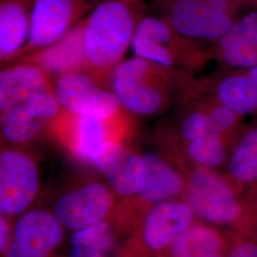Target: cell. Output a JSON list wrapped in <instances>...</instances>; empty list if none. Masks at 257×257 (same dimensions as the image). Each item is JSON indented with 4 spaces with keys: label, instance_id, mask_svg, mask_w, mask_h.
Masks as SVG:
<instances>
[{
    "label": "cell",
    "instance_id": "cell-1",
    "mask_svg": "<svg viewBox=\"0 0 257 257\" xmlns=\"http://www.w3.org/2000/svg\"><path fill=\"white\" fill-rule=\"evenodd\" d=\"M143 3L132 0H99L82 21L85 71L97 81L108 79L115 66L125 59Z\"/></svg>",
    "mask_w": 257,
    "mask_h": 257
},
{
    "label": "cell",
    "instance_id": "cell-2",
    "mask_svg": "<svg viewBox=\"0 0 257 257\" xmlns=\"http://www.w3.org/2000/svg\"><path fill=\"white\" fill-rule=\"evenodd\" d=\"M188 73L132 56L110 72V92L130 115L154 116L169 107L178 92H190Z\"/></svg>",
    "mask_w": 257,
    "mask_h": 257
},
{
    "label": "cell",
    "instance_id": "cell-3",
    "mask_svg": "<svg viewBox=\"0 0 257 257\" xmlns=\"http://www.w3.org/2000/svg\"><path fill=\"white\" fill-rule=\"evenodd\" d=\"M131 50L134 56L188 74L213 57L212 49L181 36L158 15L144 14L139 19Z\"/></svg>",
    "mask_w": 257,
    "mask_h": 257
},
{
    "label": "cell",
    "instance_id": "cell-4",
    "mask_svg": "<svg viewBox=\"0 0 257 257\" xmlns=\"http://www.w3.org/2000/svg\"><path fill=\"white\" fill-rule=\"evenodd\" d=\"M158 16L184 37L212 49L234 23L230 0H156Z\"/></svg>",
    "mask_w": 257,
    "mask_h": 257
},
{
    "label": "cell",
    "instance_id": "cell-5",
    "mask_svg": "<svg viewBox=\"0 0 257 257\" xmlns=\"http://www.w3.org/2000/svg\"><path fill=\"white\" fill-rule=\"evenodd\" d=\"M98 1L34 0L27 41L13 63L54 46L86 18Z\"/></svg>",
    "mask_w": 257,
    "mask_h": 257
},
{
    "label": "cell",
    "instance_id": "cell-6",
    "mask_svg": "<svg viewBox=\"0 0 257 257\" xmlns=\"http://www.w3.org/2000/svg\"><path fill=\"white\" fill-rule=\"evenodd\" d=\"M51 92L63 112L74 116L114 119L127 113L115 95L85 71L55 77Z\"/></svg>",
    "mask_w": 257,
    "mask_h": 257
},
{
    "label": "cell",
    "instance_id": "cell-7",
    "mask_svg": "<svg viewBox=\"0 0 257 257\" xmlns=\"http://www.w3.org/2000/svg\"><path fill=\"white\" fill-rule=\"evenodd\" d=\"M197 218L212 226L235 223L241 206L229 180L215 172L194 167L187 176L183 198Z\"/></svg>",
    "mask_w": 257,
    "mask_h": 257
},
{
    "label": "cell",
    "instance_id": "cell-8",
    "mask_svg": "<svg viewBox=\"0 0 257 257\" xmlns=\"http://www.w3.org/2000/svg\"><path fill=\"white\" fill-rule=\"evenodd\" d=\"M40 188L36 160L17 147L0 149V211L18 218L31 209Z\"/></svg>",
    "mask_w": 257,
    "mask_h": 257
},
{
    "label": "cell",
    "instance_id": "cell-9",
    "mask_svg": "<svg viewBox=\"0 0 257 257\" xmlns=\"http://www.w3.org/2000/svg\"><path fill=\"white\" fill-rule=\"evenodd\" d=\"M116 196L107 184L92 180L77 185L55 199L52 212L65 230H81L112 217Z\"/></svg>",
    "mask_w": 257,
    "mask_h": 257
},
{
    "label": "cell",
    "instance_id": "cell-10",
    "mask_svg": "<svg viewBox=\"0 0 257 257\" xmlns=\"http://www.w3.org/2000/svg\"><path fill=\"white\" fill-rule=\"evenodd\" d=\"M195 221L193 209L184 199L169 200L142 211L132 234L153 256L157 257Z\"/></svg>",
    "mask_w": 257,
    "mask_h": 257
},
{
    "label": "cell",
    "instance_id": "cell-11",
    "mask_svg": "<svg viewBox=\"0 0 257 257\" xmlns=\"http://www.w3.org/2000/svg\"><path fill=\"white\" fill-rule=\"evenodd\" d=\"M65 230L52 211L29 209L14 223L2 257H54L63 242Z\"/></svg>",
    "mask_w": 257,
    "mask_h": 257
},
{
    "label": "cell",
    "instance_id": "cell-12",
    "mask_svg": "<svg viewBox=\"0 0 257 257\" xmlns=\"http://www.w3.org/2000/svg\"><path fill=\"white\" fill-rule=\"evenodd\" d=\"M61 109L51 91L40 92L0 112V139L19 148L53 126Z\"/></svg>",
    "mask_w": 257,
    "mask_h": 257
},
{
    "label": "cell",
    "instance_id": "cell-13",
    "mask_svg": "<svg viewBox=\"0 0 257 257\" xmlns=\"http://www.w3.org/2000/svg\"><path fill=\"white\" fill-rule=\"evenodd\" d=\"M127 115L130 114L105 120L92 116H74L61 110L57 120L69 130L74 155L92 166L111 142L119 141L115 137L117 131L123 130Z\"/></svg>",
    "mask_w": 257,
    "mask_h": 257
},
{
    "label": "cell",
    "instance_id": "cell-14",
    "mask_svg": "<svg viewBox=\"0 0 257 257\" xmlns=\"http://www.w3.org/2000/svg\"><path fill=\"white\" fill-rule=\"evenodd\" d=\"M92 166L104 176L115 196L136 199L146 175L143 155L128 150L120 141H113Z\"/></svg>",
    "mask_w": 257,
    "mask_h": 257
},
{
    "label": "cell",
    "instance_id": "cell-15",
    "mask_svg": "<svg viewBox=\"0 0 257 257\" xmlns=\"http://www.w3.org/2000/svg\"><path fill=\"white\" fill-rule=\"evenodd\" d=\"M146 163L144 183L136 197L138 211L157 203L183 198L187 176L173 161L155 153L143 155Z\"/></svg>",
    "mask_w": 257,
    "mask_h": 257
},
{
    "label": "cell",
    "instance_id": "cell-16",
    "mask_svg": "<svg viewBox=\"0 0 257 257\" xmlns=\"http://www.w3.org/2000/svg\"><path fill=\"white\" fill-rule=\"evenodd\" d=\"M52 77L38 65L18 62L0 69V112L40 92L51 91Z\"/></svg>",
    "mask_w": 257,
    "mask_h": 257
},
{
    "label": "cell",
    "instance_id": "cell-17",
    "mask_svg": "<svg viewBox=\"0 0 257 257\" xmlns=\"http://www.w3.org/2000/svg\"><path fill=\"white\" fill-rule=\"evenodd\" d=\"M213 57L230 68L257 66V12L234 22L212 48Z\"/></svg>",
    "mask_w": 257,
    "mask_h": 257
},
{
    "label": "cell",
    "instance_id": "cell-18",
    "mask_svg": "<svg viewBox=\"0 0 257 257\" xmlns=\"http://www.w3.org/2000/svg\"><path fill=\"white\" fill-rule=\"evenodd\" d=\"M34 0H0V69L17 60L27 41Z\"/></svg>",
    "mask_w": 257,
    "mask_h": 257
},
{
    "label": "cell",
    "instance_id": "cell-19",
    "mask_svg": "<svg viewBox=\"0 0 257 257\" xmlns=\"http://www.w3.org/2000/svg\"><path fill=\"white\" fill-rule=\"evenodd\" d=\"M231 247L215 226L195 221L157 257H227Z\"/></svg>",
    "mask_w": 257,
    "mask_h": 257
},
{
    "label": "cell",
    "instance_id": "cell-20",
    "mask_svg": "<svg viewBox=\"0 0 257 257\" xmlns=\"http://www.w3.org/2000/svg\"><path fill=\"white\" fill-rule=\"evenodd\" d=\"M82 21L54 46L50 47L37 55L21 59L18 62H32L38 65L52 77V79L66 73L85 71L82 48Z\"/></svg>",
    "mask_w": 257,
    "mask_h": 257
},
{
    "label": "cell",
    "instance_id": "cell-21",
    "mask_svg": "<svg viewBox=\"0 0 257 257\" xmlns=\"http://www.w3.org/2000/svg\"><path fill=\"white\" fill-rule=\"evenodd\" d=\"M128 227L121 219H112L94 224L73 231L70 246L64 257H110L116 245L120 230Z\"/></svg>",
    "mask_w": 257,
    "mask_h": 257
},
{
    "label": "cell",
    "instance_id": "cell-22",
    "mask_svg": "<svg viewBox=\"0 0 257 257\" xmlns=\"http://www.w3.org/2000/svg\"><path fill=\"white\" fill-rule=\"evenodd\" d=\"M209 95L236 114H248L257 109V92L246 74L211 81Z\"/></svg>",
    "mask_w": 257,
    "mask_h": 257
},
{
    "label": "cell",
    "instance_id": "cell-23",
    "mask_svg": "<svg viewBox=\"0 0 257 257\" xmlns=\"http://www.w3.org/2000/svg\"><path fill=\"white\" fill-rule=\"evenodd\" d=\"M187 160L198 168L215 170L226 159L227 152L224 138L217 134H209L184 144Z\"/></svg>",
    "mask_w": 257,
    "mask_h": 257
},
{
    "label": "cell",
    "instance_id": "cell-24",
    "mask_svg": "<svg viewBox=\"0 0 257 257\" xmlns=\"http://www.w3.org/2000/svg\"><path fill=\"white\" fill-rule=\"evenodd\" d=\"M230 175L239 182L257 180V128L249 130L239 141L229 161Z\"/></svg>",
    "mask_w": 257,
    "mask_h": 257
},
{
    "label": "cell",
    "instance_id": "cell-25",
    "mask_svg": "<svg viewBox=\"0 0 257 257\" xmlns=\"http://www.w3.org/2000/svg\"><path fill=\"white\" fill-rule=\"evenodd\" d=\"M190 100L188 109L184 112L179 124V137L184 144L196 138H202L209 134H216L213 131L210 115L206 108L204 96H193L195 99Z\"/></svg>",
    "mask_w": 257,
    "mask_h": 257
},
{
    "label": "cell",
    "instance_id": "cell-26",
    "mask_svg": "<svg viewBox=\"0 0 257 257\" xmlns=\"http://www.w3.org/2000/svg\"><path fill=\"white\" fill-rule=\"evenodd\" d=\"M204 99L214 133L225 138L236 124L238 114L215 101L209 94L204 95Z\"/></svg>",
    "mask_w": 257,
    "mask_h": 257
},
{
    "label": "cell",
    "instance_id": "cell-27",
    "mask_svg": "<svg viewBox=\"0 0 257 257\" xmlns=\"http://www.w3.org/2000/svg\"><path fill=\"white\" fill-rule=\"evenodd\" d=\"M110 257H154L144 248L135 235L131 234L114 250Z\"/></svg>",
    "mask_w": 257,
    "mask_h": 257
},
{
    "label": "cell",
    "instance_id": "cell-28",
    "mask_svg": "<svg viewBox=\"0 0 257 257\" xmlns=\"http://www.w3.org/2000/svg\"><path fill=\"white\" fill-rule=\"evenodd\" d=\"M227 257H257V245L252 242H239L230 249Z\"/></svg>",
    "mask_w": 257,
    "mask_h": 257
},
{
    "label": "cell",
    "instance_id": "cell-29",
    "mask_svg": "<svg viewBox=\"0 0 257 257\" xmlns=\"http://www.w3.org/2000/svg\"><path fill=\"white\" fill-rule=\"evenodd\" d=\"M13 226L10 223V218L0 211V254L3 255L9 245L12 236Z\"/></svg>",
    "mask_w": 257,
    "mask_h": 257
},
{
    "label": "cell",
    "instance_id": "cell-30",
    "mask_svg": "<svg viewBox=\"0 0 257 257\" xmlns=\"http://www.w3.org/2000/svg\"><path fill=\"white\" fill-rule=\"evenodd\" d=\"M246 75L248 76L249 81L253 85V87H254V89H255L257 92V66L248 69Z\"/></svg>",
    "mask_w": 257,
    "mask_h": 257
},
{
    "label": "cell",
    "instance_id": "cell-31",
    "mask_svg": "<svg viewBox=\"0 0 257 257\" xmlns=\"http://www.w3.org/2000/svg\"><path fill=\"white\" fill-rule=\"evenodd\" d=\"M132 1H136V2H143V0H132Z\"/></svg>",
    "mask_w": 257,
    "mask_h": 257
},
{
    "label": "cell",
    "instance_id": "cell-32",
    "mask_svg": "<svg viewBox=\"0 0 257 257\" xmlns=\"http://www.w3.org/2000/svg\"><path fill=\"white\" fill-rule=\"evenodd\" d=\"M0 257H2V255H1V254H0Z\"/></svg>",
    "mask_w": 257,
    "mask_h": 257
},
{
    "label": "cell",
    "instance_id": "cell-33",
    "mask_svg": "<svg viewBox=\"0 0 257 257\" xmlns=\"http://www.w3.org/2000/svg\"><path fill=\"white\" fill-rule=\"evenodd\" d=\"M256 245H257V244H256Z\"/></svg>",
    "mask_w": 257,
    "mask_h": 257
}]
</instances>
